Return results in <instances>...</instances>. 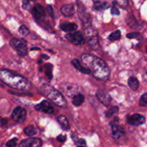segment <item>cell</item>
<instances>
[{"instance_id":"obj_3","label":"cell","mask_w":147,"mask_h":147,"mask_svg":"<svg viewBox=\"0 0 147 147\" xmlns=\"http://www.w3.org/2000/svg\"><path fill=\"white\" fill-rule=\"evenodd\" d=\"M44 94L46 95L48 98L50 99L52 102L56 103L58 106L63 107L66 105V100L63 97V96L61 94L60 92L56 90L51 86H45Z\"/></svg>"},{"instance_id":"obj_21","label":"cell","mask_w":147,"mask_h":147,"mask_svg":"<svg viewBox=\"0 0 147 147\" xmlns=\"http://www.w3.org/2000/svg\"><path fill=\"white\" fill-rule=\"evenodd\" d=\"M24 133L28 136H33L37 134V130L33 126H27L24 128Z\"/></svg>"},{"instance_id":"obj_17","label":"cell","mask_w":147,"mask_h":147,"mask_svg":"<svg viewBox=\"0 0 147 147\" xmlns=\"http://www.w3.org/2000/svg\"><path fill=\"white\" fill-rule=\"evenodd\" d=\"M58 122L60 124L61 127L63 129V130L66 131L69 130L70 129V125H69V121H68L67 119L66 118V116H60L58 117Z\"/></svg>"},{"instance_id":"obj_27","label":"cell","mask_w":147,"mask_h":147,"mask_svg":"<svg viewBox=\"0 0 147 147\" xmlns=\"http://www.w3.org/2000/svg\"><path fill=\"white\" fill-rule=\"evenodd\" d=\"M139 105L141 106H147V93L142 95L140 99Z\"/></svg>"},{"instance_id":"obj_24","label":"cell","mask_w":147,"mask_h":147,"mask_svg":"<svg viewBox=\"0 0 147 147\" xmlns=\"http://www.w3.org/2000/svg\"><path fill=\"white\" fill-rule=\"evenodd\" d=\"M120 37H121L120 31V30H116V31L113 32L111 33V34H110L108 39H109L110 40H118L120 38Z\"/></svg>"},{"instance_id":"obj_12","label":"cell","mask_w":147,"mask_h":147,"mask_svg":"<svg viewBox=\"0 0 147 147\" xmlns=\"http://www.w3.org/2000/svg\"><path fill=\"white\" fill-rule=\"evenodd\" d=\"M111 127H112V136L115 139H119L125 134L124 129L121 126H118V124L111 125Z\"/></svg>"},{"instance_id":"obj_13","label":"cell","mask_w":147,"mask_h":147,"mask_svg":"<svg viewBox=\"0 0 147 147\" xmlns=\"http://www.w3.org/2000/svg\"><path fill=\"white\" fill-rule=\"evenodd\" d=\"M77 24L75 23H63L60 25L61 30L66 32H73L77 29Z\"/></svg>"},{"instance_id":"obj_19","label":"cell","mask_w":147,"mask_h":147,"mask_svg":"<svg viewBox=\"0 0 147 147\" xmlns=\"http://www.w3.org/2000/svg\"><path fill=\"white\" fill-rule=\"evenodd\" d=\"M128 86L132 90H136L139 87V82L135 78L131 77L128 79Z\"/></svg>"},{"instance_id":"obj_33","label":"cell","mask_w":147,"mask_h":147,"mask_svg":"<svg viewBox=\"0 0 147 147\" xmlns=\"http://www.w3.org/2000/svg\"><path fill=\"white\" fill-rule=\"evenodd\" d=\"M57 140L60 142H64L66 140V136L65 135H59L57 137Z\"/></svg>"},{"instance_id":"obj_2","label":"cell","mask_w":147,"mask_h":147,"mask_svg":"<svg viewBox=\"0 0 147 147\" xmlns=\"http://www.w3.org/2000/svg\"><path fill=\"white\" fill-rule=\"evenodd\" d=\"M0 80L7 86L17 90H27L30 88V84L27 79L7 70L0 71Z\"/></svg>"},{"instance_id":"obj_4","label":"cell","mask_w":147,"mask_h":147,"mask_svg":"<svg viewBox=\"0 0 147 147\" xmlns=\"http://www.w3.org/2000/svg\"><path fill=\"white\" fill-rule=\"evenodd\" d=\"M10 45L12 47V48L17 52L19 55L24 56L27 53V44L23 40L14 38L10 41Z\"/></svg>"},{"instance_id":"obj_22","label":"cell","mask_w":147,"mask_h":147,"mask_svg":"<svg viewBox=\"0 0 147 147\" xmlns=\"http://www.w3.org/2000/svg\"><path fill=\"white\" fill-rule=\"evenodd\" d=\"M44 70H45V73L47 76V77L49 79L51 80L52 78H53V75H52V70H53V65L50 63H47V64L45 65L44 66Z\"/></svg>"},{"instance_id":"obj_40","label":"cell","mask_w":147,"mask_h":147,"mask_svg":"<svg viewBox=\"0 0 147 147\" xmlns=\"http://www.w3.org/2000/svg\"><path fill=\"white\" fill-rule=\"evenodd\" d=\"M146 53H147V47H146Z\"/></svg>"},{"instance_id":"obj_23","label":"cell","mask_w":147,"mask_h":147,"mask_svg":"<svg viewBox=\"0 0 147 147\" xmlns=\"http://www.w3.org/2000/svg\"><path fill=\"white\" fill-rule=\"evenodd\" d=\"M118 112V108L117 106H114L111 109H108L106 112H105V116L107 118H110L111 116H113L114 114L117 113Z\"/></svg>"},{"instance_id":"obj_16","label":"cell","mask_w":147,"mask_h":147,"mask_svg":"<svg viewBox=\"0 0 147 147\" xmlns=\"http://www.w3.org/2000/svg\"><path fill=\"white\" fill-rule=\"evenodd\" d=\"M71 63H72V65H73L76 67V70H78L79 71L82 72V73H84V74L89 75L91 73L90 70H89V69L85 68V67H82V65H81L80 62H79L77 59H74V60L71 61Z\"/></svg>"},{"instance_id":"obj_15","label":"cell","mask_w":147,"mask_h":147,"mask_svg":"<svg viewBox=\"0 0 147 147\" xmlns=\"http://www.w3.org/2000/svg\"><path fill=\"white\" fill-rule=\"evenodd\" d=\"M63 91L66 94L69 95V96L74 95V96L76 95V91H77V86L74 85L66 84L65 86H63Z\"/></svg>"},{"instance_id":"obj_39","label":"cell","mask_w":147,"mask_h":147,"mask_svg":"<svg viewBox=\"0 0 147 147\" xmlns=\"http://www.w3.org/2000/svg\"><path fill=\"white\" fill-rule=\"evenodd\" d=\"M76 147H85V146H76Z\"/></svg>"},{"instance_id":"obj_10","label":"cell","mask_w":147,"mask_h":147,"mask_svg":"<svg viewBox=\"0 0 147 147\" xmlns=\"http://www.w3.org/2000/svg\"><path fill=\"white\" fill-rule=\"evenodd\" d=\"M61 12L64 17H71L74 14V7L72 4H65L61 8Z\"/></svg>"},{"instance_id":"obj_7","label":"cell","mask_w":147,"mask_h":147,"mask_svg":"<svg viewBox=\"0 0 147 147\" xmlns=\"http://www.w3.org/2000/svg\"><path fill=\"white\" fill-rule=\"evenodd\" d=\"M33 15L37 22H43L46 18L44 8L40 4L35 5L33 9Z\"/></svg>"},{"instance_id":"obj_25","label":"cell","mask_w":147,"mask_h":147,"mask_svg":"<svg viewBox=\"0 0 147 147\" xmlns=\"http://www.w3.org/2000/svg\"><path fill=\"white\" fill-rule=\"evenodd\" d=\"M42 145L41 139L38 138H32L30 147H40Z\"/></svg>"},{"instance_id":"obj_31","label":"cell","mask_w":147,"mask_h":147,"mask_svg":"<svg viewBox=\"0 0 147 147\" xmlns=\"http://www.w3.org/2000/svg\"><path fill=\"white\" fill-rule=\"evenodd\" d=\"M140 35V34L138 32H131L128 33L127 34V37L129 39H133V38H136L137 37Z\"/></svg>"},{"instance_id":"obj_28","label":"cell","mask_w":147,"mask_h":147,"mask_svg":"<svg viewBox=\"0 0 147 147\" xmlns=\"http://www.w3.org/2000/svg\"><path fill=\"white\" fill-rule=\"evenodd\" d=\"M31 140L32 138H29V139H26L22 141L21 143L19 145V147H30Z\"/></svg>"},{"instance_id":"obj_1","label":"cell","mask_w":147,"mask_h":147,"mask_svg":"<svg viewBox=\"0 0 147 147\" xmlns=\"http://www.w3.org/2000/svg\"><path fill=\"white\" fill-rule=\"evenodd\" d=\"M82 60L91 73L98 80H106L110 76V70L104 60L90 54H84Z\"/></svg>"},{"instance_id":"obj_37","label":"cell","mask_w":147,"mask_h":147,"mask_svg":"<svg viewBox=\"0 0 147 147\" xmlns=\"http://www.w3.org/2000/svg\"><path fill=\"white\" fill-rule=\"evenodd\" d=\"M41 57H43V58L46 59V60H48V59H49V57H48V55H41Z\"/></svg>"},{"instance_id":"obj_34","label":"cell","mask_w":147,"mask_h":147,"mask_svg":"<svg viewBox=\"0 0 147 147\" xmlns=\"http://www.w3.org/2000/svg\"><path fill=\"white\" fill-rule=\"evenodd\" d=\"M111 13H112V14H113V15H119L120 14L119 10L115 7H112V9H111Z\"/></svg>"},{"instance_id":"obj_9","label":"cell","mask_w":147,"mask_h":147,"mask_svg":"<svg viewBox=\"0 0 147 147\" xmlns=\"http://www.w3.org/2000/svg\"><path fill=\"white\" fill-rule=\"evenodd\" d=\"M146 122V119L144 116L135 113V114L131 115L128 117V123L133 126H141Z\"/></svg>"},{"instance_id":"obj_35","label":"cell","mask_w":147,"mask_h":147,"mask_svg":"<svg viewBox=\"0 0 147 147\" xmlns=\"http://www.w3.org/2000/svg\"><path fill=\"white\" fill-rule=\"evenodd\" d=\"M7 121L5 119H3V118L0 117V125L2 126H5V125H7Z\"/></svg>"},{"instance_id":"obj_30","label":"cell","mask_w":147,"mask_h":147,"mask_svg":"<svg viewBox=\"0 0 147 147\" xmlns=\"http://www.w3.org/2000/svg\"><path fill=\"white\" fill-rule=\"evenodd\" d=\"M74 142L76 145H78V146H86V142H85L83 139H78L77 140L75 139Z\"/></svg>"},{"instance_id":"obj_20","label":"cell","mask_w":147,"mask_h":147,"mask_svg":"<svg viewBox=\"0 0 147 147\" xmlns=\"http://www.w3.org/2000/svg\"><path fill=\"white\" fill-rule=\"evenodd\" d=\"M108 7H109V4L107 2H105V1H97L95 2V4H94V9L96 11H102V10L108 8Z\"/></svg>"},{"instance_id":"obj_6","label":"cell","mask_w":147,"mask_h":147,"mask_svg":"<svg viewBox=\"0 0 147 147\" xmlns=\"http://www.w3.org/2000/svg\"><path fill=\"white\" fill-rule=\"evenodd\" d=\"M68 40L76 45H82L84 43V39L82 34L79 32H75L73 33H69L66 35Z\"/></svg>"},{"instance_id":"obj_41","label":"cell","mask_w":147,"mask_h":147,"mask_svg":"<svg viewBox=\"0 0 147 147\" xmlns=\"http://www.w3.org/2000/svg\"><path fill=\"white\" fill-rule=\"evenodd\" d=\"M0 147H1V146H0Z\"/></svg>"},{"instance_id":"obj_18","label":"cell","mask_w":147,"mask_h":147,"mask_svg":"<svg viewBox=\"0 0 147 147\" xmlns=\"http://www.w3.org/2000/svg\"><path fill=\"white\" fill-rule=\"evenodd\" d=\"M84 96L81 93H77L74 96L72 103L75 106H79L84 103Z\"/></svg>"},{"instance_id":"obj_11","label":"cell","mask_w":147,"mask_h":147,"mask_svg":"<svg viewBox=\"0 0 147 147\" xmlns=\"http://www.w3.org/2000/svg\"><path fill=\"white\" fill-rule=\"evenodd\" d=\"M88 44L89 46L94 50H97L99 49V44L97 35L96 34H91L88 39Z\"/></svg>"},{"instance_id":"obj_29","label":"cell","mask_w":147,"mask_h":147,"mask_svg":"<svg viewBox=\"0 0 147 147\" xmlns=\"http://www.w3.org/2000/svg\"><path fill=\"white\" fill-rule=\"evenodd\" d=\"M17 138H13L11 140L8 141V142L6 143V146L7 147H14L17 145Z\"/></svg>"},{"instance_id":"obj_38","label":"cell","mask_w":147,"mask_h":147,"mask_svg":"<svg viewBox=\"0 0 147 147\" xmlns=\"http://www.w3.org/2000/svg\"><path fill=\"white\" fill-rule=\"evenodd\" d=\"M40 50V49L39 47H32L31 50Z\"/></svg>"},{"instance_id":"obj_8","label":"cell","mask_w":147,"mask_h":147,"mask_svg":"<svg viewBox=\"0 0 147 147\" xmlns=\"http://www.w3.org/2000/svg\"><path fill=\"white\" fill-rule=\"evenodd\" d=\"M35 109L38 111L43 112L46 114H52L54 111L53 107L47 100H43L41 103L35 106Z\"/></svg>"},{"instance_id":"obj_26","label":"cell","mask_w":147,"mask_h":147,"mask_svg":"<svg viewBox=\"0 0 147 147\" xmlns=\"http://www.w3.org/2000/svg\"><path fill=\"white\" fill-rule=\"evenodd\" d=\"M19 32H20V34H21V35L25 37V36H27V34H29L30 31H29V30L27 29V27H26V26L22 25L20 26V28H19Z\"/></svg>"},{"instance_id":"obj_5","label":"cell","mask_w":147,"mask_h":147,"mask_svg":"<svg viewBox=\"0 0 147 147\" xmlns=\"http://www.w3.org/2000/svg\"><path fill=\"white\" fill-rule=\"evenodd\" d=\"M12 118L14 121L22 123L25 120L26 111L22 107L15 108L12 114Z\"/></svg>"},{"instance_id":"obj_14","label":"cell","mask_w":147,"mask_h":147,"mask_svg":"<svg viewBox=\"0 0 147 147\" xmlns=\"http://www.w3.org/2000/svg\"><path fill=\"white\" fill-rule=\"evenodd\" d=\"M97 98L99 99V101L103 103L104 105H105V106H108V105L110 104L111 98L110 97L109 95L99 91L97 93Z\"/></svg>"},{"instance_id":"obj_32","label":"cell","mask_w":147,"mask_h":147,"mask_svg":"<svg viewBox=\"0 0 147 147\" xmlns=\"http://www.w3.org/2000/svg\"><path fill=\"white\" fill-rule=\"evenodd\" d=\"M47 11H48V13L49 16H50L51 18H53V9H52L51 6H50V5L48 6Z\"/></svg>"},{"instance_id":"obj_36","label":"cell","mask_w":147,"mask_h":147,"mask_svg":"<svg viewBox=\"0 0 147 147\" xmlns=\"http://www.w3.org/2000/svg\"><path fill=\"white\" fill-rule=\"evenodd\" d=\"M29 2H30V0H22V5L23 8L26 9V6H27L29 4Z\"/></svg>"}]
</instances>
